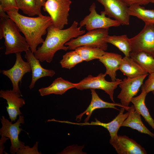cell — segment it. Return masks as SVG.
<instances>
[{
    "mask_svg": "<svg viewBox=\"0 0 154 154\" xmlns=\"http://www.w3.org/2000/svg\"><path fill=\"white\" fill-rule=\"evenodd\" d=\"M78 25V23L74 21L69 27L64 29L57 28L52 25L50 26L47 29V35L42 45L34 53L35 57L41 62L50 63L57 51L67 50L68 47L65 45L66 42L85 33V30H81Z\"/></svg>",
    "mask_w": 154,
    "mask_h": 154,
    "instance_id": "1",
    "label": "cell"
},
{
    "mask_svg": "<svg viewBox=\"0 0 154 154\" xmlns=\"http://www.w3.org/2000/svg\"><path fill=\"white\" fill-rule=\"evenodd\" d=\"M18 10L13 9L6 12L23 34L30 50L34 53L38 45L44 42L42 36L47 33V29L52 25V19L50 16L42 15L35 17H28L20 14Z\"/></svg>",
    "mask_w": 154,
    "mask_h": 154,
    "instance_id": "2",
    "label": "cell"
},
{
    "mask_svg": "<svg viewBox=\"0 0 154 154\" xmlns=\"http://www.w3.org/2000/svg\"><path fill=\"white\" fill-rule=\"evenodd\" d=\"M20 32L12 19L9 17H0V39L4 38L5 54L26 52L30 49L25 37L21 35Z\"/></svg>",
    "mask_w": 154,
    "mask_h": 154,
    "instance_id": "3",
    "label": "cell"
},
{
    "mask_svg": "<svg viewBox=\"0 0 154 154\" xmlns=\"http://www.w3.org/2000/svg\"><path fill=\"white\" fill-rule=\"evenodd\" d=\"M2 126L0 129V135L1 138L0 140L1 148L4 147V144L7 140L9 139L11 145L10 152L11 153L15 154L19 149L23 148L25 146L24 142L20 140L19 135L23 130L21 126V124H23L24 122V117L21 115L17 121L14 123L2 116L1 118Z\"/></svg>",
    "mask_w": 154,
    "mask_h": 154,
    "instance_id": "4",
    "label": "cell"
},
{
    "mask_svg": "<svg viewBox=\"0 0 154 154\" xmlns=\"http://www.w3.org/2000/svg\"><path fill=\"white\" fill-rule=\"evenodd\" d=\"M109 28H100L88 31L85 34L72 39L65 44L68 49L75 50L80 46H86L98 47L106 51L107 50V42L104 38L108 35Z\"/></svg>",
    "mask_w": 154,
    "mask_h": 154,
    "instance_id": "5",
    "label": "cell"
},
{
    "mask_svg": "<svg viewBox=\"0 0 154 154\" xmlns=\"http://www.w3.org/2000/svg\"><path fill=\"white\" fill-rule=\"evenodd\" d=\"M72 3L71 0H46L44 6V11L47 12L52 19V25L62 29L68 24V18Z\"/></svg>",
    "mask_w": 154,
    "mask_h": 154,
    "instance_id": "6",
    "label": "cell"
},
{
    "mask_svg": "<svg viewBox=\"0 0 154 154\" xmlns=\"http://www.w3.org/2000/svg\"><path fill=\"white\" fill-rule=\"evenodd\" d=\"M106 75L105 74L103 73L99 74L96 76L88 75L78 83H76L75 88L80 90L88 89L103 90L109 95L111 100L114 103V90L122 80L117 78L114 81H108L105 79Z\"/></svg>",
    "mask_w": 154,
    "mask_h": 154,
    "instance_id": "7",
    "label": "cell"
},
{
    "mask_svg": "<svg viewBox=\"0 0 154 154\" xmlns=\"http://www.w3.org/2000/svg\"><path fill=\"white\" fill-rule=\"evenodd\" d=\"M130 40L131 52H144L154 57V24L145 23L142 30Z\"/></svg>",
    "mask_w": 154,
    "mask_h": 154,
    "instance_id": "8",
    "label": "cell"
},
{
    "mask_svg": "<svg viewBox=\"0 0 154 154\" xmlns=\"http://www.w3.org/2000/svg\"><path fill=\"white\" fill-rule=\"evenodd\" d=\"M96 8V4L93 3L89 8L90 14L80 22V27L85 26L86 29L89 31L100 28L117 27L121 25L117 21L106 17L103 11L101 12L100 15L98 14Z\"/></svg>",
    "mask_w": 154,
    "mask_h": 154,
    "instance_id": "9",
    "label": "cell"
},
{
    "mask_svg": "<svg viewBox=\"0 0 154 154\" xmlns=\"http://www.w3.org/2000/svg\"><path fill=\"white\" fill-rule=\"evenodd\" d=\"M104 7L103 12L109 17L113 18L122 25L129 24L128 7L123 0H96Z\"/></svg>",
    "mask_w": 154,
    "mask_h": 154,
    "instance_id": "10",
    "label": "cell"
},
{
    "mask_svg": "<svg viewBox=\"0 0 154 154\" xmlns=\"http://www.w3.org/2000/svg\"><path fill=\"white\" fill-rule=\"evenodd\" d=\"M148 75L135 78H125L119 85L121 90L117 97L125 110H127L131 99L137 94Z\"/></svg>",
    "mask_w": 154,
    "mask_h": 154,
    "instance_id": "11",
    "label": "cell"
},
{
    "mask_svg": "<svg viewBox=\"0 0 154 154\" xmlns=\"http://www.w3.org/2000/svg\"><path fill=\"white\" fill-rule=\"evenodd\" d=\"M15 54L16 60L13 67L8 70H2L1 72L11 81L13 86L12 90L21 94L19 86V82H21L22 78L26 73L31 72V70L29 63L23 60L21 52H18Z\"/></svg>",
    "mask_w": 154,
    "mask_h": 154,
    "instance_id": "12",
    "label": "cell"
},
{
    "mask_svg": "<svg viewBox=\"0 0 154 154\" xmlns=\"http://www.w3.org/2000/svg\"><path fill=\"white\" fill-rule=\"evenodd\" d=\"M121 107L118 115L112 121L108 123L102 122L96 118L95 119V121H91L90 123L87 122L78 123L70 122V123L80 126L88 125L102 126L106 129L109 132L110 136V142H111L118 138V135L117 133L118 130L129 114V112L128 111L124 113L125 109L123 107Z\"/></svg>",
    "mask_w": 154,
    "mask_h": 154,
    "instance_id": "13",
    "label": "cell"
},
{
    "mask_svg": "<svg viewBox=\"0 0 154 154\" xmlns=\"http://www.w3.org/2000/svg\"><path fill=\"white\" fill-rule=\"evenodd\" d=\"M21 96V94L11 90H1L0 91V97L7 101V111L12 122L15 121L18 116L22 114L20 108L25 104V102L24 100L20 97Z\"/></svg>",
    "mask_w": 154,
    "mask_h": 154,
    "instance_id": "14",
    "label": "cell"
},
{
    "mask_svg": "<svg viewBox=\"0 0 154 154\" xmlns=\"http://www.w3.org/2000/svg\"><path fill=\"white\" fill-rule=\"evenodd\" d=\"M118 154H146L145 148L126 135H118V138L110 142Z\"/></svg>",
    "mask_w": 154,
    "mask_h": 154,
    "instance_id": "15",
    "label": "cell"
},
{
    "mask_svg": "<svg viewBox=\"0 0 154 154\" xmlns=\"http://www.w3.org/2000/svg\"><path fill=\"white\" fill-rule=\"evenodd\" d=\"M25 58L30 64L32 71V79L29 86L30 89L33 88L36 81L39 79L46 76L52 77L55 72L52 70L43 68L40 63V60L35 56L30 49L25 52Z\"/></svg>",
    "mask_w": 154,
    "mask_h": 154,
    "instance_id": "16",
    "label": "cell"
},
{
    "mask_svg": "<svg viewBox=\"0 0 154 154\" xmlns=\"http://www.w3.org/2000/svg\"><path fill=\"white\" fill-rule=\"evenodd\" d=\"M90 90L92 96L90 103L84 112L76 116V120H78L80 121L83 115L86 114L87 115V117L85 118L84 121L88 122L93 111L97 109L112 108L119 110V109L116 107V106L124 108L121 104L115 103L114 102L111 103L103 101L99 97L95 91V89H91Z\"/></svg>",
    "mask_w": 154,
    "mask_h": 154,
    "instance_id": "17",
    "label": "cell"
},
{
    "mask_svg": "<svg viewBox=\"0 0 154 154\" xmlns=\"http://www.w3.org/2000/svg\"><path fill=\"white\" fill-rule=\"evenodd\" d=\"M122 58V56L118 54L113 52H106L99 60L102 63L106 69L105 73L108 75L112 81L117 79L116 71L119 69Z\"/></svg>",
    "mask_w": 154,
    "mask_h": 154,
    "instance_id": "18",
    "label": "cell"
},
{
    "mask_svg": "<svg viewBox=\"0 0 154 154\" xmlns=\"http://www.w3.org/2000/svg\"><path fill=\"white\" fill-rule=\"evenodd\" d=\"M127 111L129 112V115L121 126L129 127L154 138V133L150 131L144 125L141 120L140 115L135 110L133 105L129 106Z\"/></svg>",
    "mask_w": 154,
    "mask_h": 154,
    "instance_id": "19",
    "label": "cell"
},
{
    "mask_svg": "<svg viewBox=\"0 0 154 154\" xmlns=\"http://www.w3.org/2000/svg\"><path fill=\"white\" fill-rule=\"evenodd\" d=\"M75 83H72L60 77L55 79L49 86L41 88L39 89L38 91L42 96L51 94L61 95L68 90L75 88Z\"/></svg>",
    "mask_w": 154,
    "mask_h": 154,
    "instance_id": "20",
    "label": "cell"
},
{
    "mask_svg": "<svg viewBox=\"0 0 154 154\" xmlns=\"http://www.w3.org/2000/svg\"><path fill=\"white\" fill-rule=\"evenodd\" d=\"M119 70L127 78H129L137 77L148 74L130 56H125L122 58Z\"/></svg>",
    "mask_w": 154,
    "mask_h": 154,
    "instance_id": "21",
    "label": "cell"
},
{
    "mask_svg": "<svg viewBox=\"0 0 154 154\" xmlns=\"http://www.w3.org/2000/svg\"><path fill=\"white\" fill-rule=\"evenodd\" d=\"M147 94L142 90L138 96L133 97L131 100L135 110L144 118L149 125L154 130V120L150 115L145 103V100Z\"/></svg>",
    "mask_w": 154,
    "mask_h": 154,
    "instance_id": "22",
    "label": "cell"
},
{
    "mask_svg": "<svg viewBox=\"0 0 154 154\" xmlns=\"http://www.w3.org/2000/svg\"><path fill=\"white\" fill-rule=\"evenodd\" d=\"M107 43H111L117 48L125 55V56L129 57L131 50L130 38L126 35L117 36L108 35L104 38Z\"/></svg>",
    "mask_w": 154,
    "mask_h": 154,
    "instance_id": "23",
    "label": "cell"
},
{
    "mask_svg": "<svg viewBox=\"0 0 154 154\" xmlns=\"http://www.w3.org/2000/svg\"><path fill=\"white\" fill-rule=\"evenodd\" d=\"M129 56L148 73H154V57L144 52H131Z\"/></svg>",
    "mask_w": 154,
    "mask_h": 154,
    "instance_id": "24",
    "label": "cell"
},
{
    "mask_svg": "<svg viewBox=\"0 0 154 154\" xmlns=\"http://www.w3.org/2000/svg\"><path fill=\"white\" fill-rule=\"evenodd\" d=\"M127 12L130 16H135L145 23L154 24V10L147 9L138 4H133L128 7Z\"/></svg>",
    "mask_w": 154,
    "mask_h": 154,
    "instance_id": "25",
    "label": "cell"
},
{
    "mask_svg": "<svg viewBox=\"0 0 154 154\" xmlns=\"http://www.w3.org/2000/svg\"><path fill=\"white\" fill-rule=\"evenodd\" d=\"M75 50L80 54L84 61L88 62L95 59L100 58L106 52L98 47L86 46H80Z\"/></svg>",
    "mask_w": 154,
    "mask_h": 154,
    "instance_id": "26",
    "label": "cell"
},
{
    "mask_svg": "<svg viewBox=\"0 0 154 154\" xmlns=\"http://www.w3.org/2000/svg\"><path fill=\"white\" fill-rule=\"evenodd\" d=\"M17 6L24 13L29 16L42 15L36 0H15Z\"/></svg>",
    "mask_w": 154,
    "mask_h": 154,
    "instance_id": "27",
    "label": "cell"
},
{
    "mask_svg": "<svg viewBox=\"0 0 154 154\" xmlns=\"http://www.w3.org/2000/svg\"><path fill=\"white\" fill-rule=\"evenodd\" d=\"M83 61L80 54L74 50L64 55L60 63L62 68L70 69Z\"/></svg>",
    "mask_w": 154,
    "mask_h": 154,
    "instance_id": "28",
    "label": "cell"
},
{
    "mask_svg": "<svg viewBox=\"0 0 154 154\" xmlns=\"http://www.w3.org/2000/svg\"><path fill=\"white\" fill-rule=\"evenodd\" d=\"M141 89L142 90L147 94L154 91V73L150 74L148 78L142 85Z\"/></svg>",
    "mask_w": 154,
    "mask_h": 154,
    "instance_id": "29",
    "label": "cell"
},
{
    "mask_svg": "<svg viewBox=\"0 0 154 154\" xmlns=\"http://www.w3.org/2000/svg\"><path fill=\"white\" fill-rule=\"evenodd\" d=\"M38 142L37 141L33 146L30 147L29 146H25L21 149H19L17 152V154H41L40 152H38Z\"/></svg>",
    "mask_w": 154,
    "mask_h": 154,
    "instance_id": "30",
    "label": "cell"
},
{
    "mask_svg": "<svg viewBox=\"0 0 154 154\" xmlns=\"http://www.w3.org/2000/svg\"><path fill=\"white\" fill-rule=\"evenodd\" d=\"M0 9L6 12L12 9H19L15 0H0Z\"/></svg>",
    "mask_w": 154,
    "mask_h": 154,
    "instance_id": "31",
    "label": "cell"
},
{
    "mask_svg": "<svg viewBox=\"0 0 154 154\" xmlns=\"http://www.w3.org/2000/svg\"><path fill=\"white\" fill-rule=\"evenodd\" d=\"M128 6L133 4L146 5L150 3V0H123Z\"/></svg>",
    "mask_w": 154,
    "mask_h": 154,
    "instance_id": "32",
    "label": "cell"
},
{
    "mask_svg": "<svg viewBox=\"0 0 154 154\" xmlns=\"http://www.w3.org/2000/svg\"><path fill=\"white\" fill-rule=\"evenodd\" d=\"M46 0H36L37 4L38 7L41 8L43 7Z\"/></svg>",
    "mask_w": 154,
    "mask_h": 154,
    "instance_id": "33",
    "label": "cell"
},
{
    "mask_svg": "<svg viewBox=\"0 0 154 154\" xmlns=\"http://www.w3.org/2000/svg\"><path fill=\"white\" fill-rule=\"evenodd\" d=\"M150 3H154V0H150Z\"/></svg>",
    "mask_w": 154,
    "mask_h": 154,
    "instance_id": "34",
    "label": "cell"
},
{
    "mask_svg": "<svg viewBox=\"0 0 154 154\" xmlns=\"http://www.w3.org/2000/svg\"><path fill=\"white\" fill-rule=\"evenodd\" d=\"M152 92L154 95V91H152Z\"/></svg>",
    "mask_w": 154,
    "mask_h": 154,
    "instance_id": "35",
    "label": "cell"
}]
</instances>
